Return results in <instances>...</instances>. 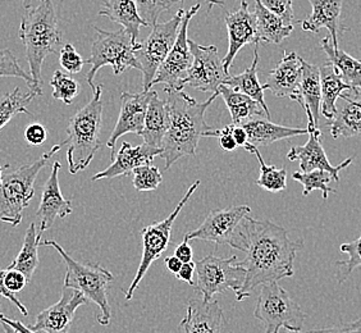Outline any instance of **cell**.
Wrapping results in <instances>:
<instances>
[{
    "instance_id": "obj_11",
    "label": "cell",
    "mask_w": 361,
    "mask_h": 333,
    "mask_svg": "<svg viewBox=\"0 0 361 333\" xmlns=\"http://www.w3.org/2000/svg\"><path fill=\"white\" fill-rule=\"evenodd\" d=\"M200 186V181H196L192 183L188 193L180 199L178 205L176 207L173 212L168 215L164 221H160L158 223H154L147 226L141 231V236H142V243H144V250H142V258L140 262L139 268L136 272V276L133 278L130 289L126 292V300L130 301L133 298V293L136 291V289L139 287L140 282L144 279L146 273L149 271V268L152 267V264L161 257V254L168 249L169 243H171V234L173 229L174 221L177 219V217L180 213V210L188 204V200L191 199V196L194 195L195 191Z\"/></svg>"
},
{
    "instance_id": "obj_40",
    "label": "cell",
    "mask_w": 361,
    "mask_h": 333,
    "mask_svg": "<svg viewBox=\"0 0 361 333\" xmlns=\"http://www.w3.org/2000/svg\"><path fill=\"white\" fill-rule=\"evenodd\" d=\"M133 1L136 4L141 18L152 28L158 23L160 14L171 9L174 4L183 3V0H133Z\"/></svg>"
},
{
    "instance_id": "obj_1",
    "label": "cell",
    "mask_w": 361,
    "mask_h": 333,
    "mask_svg": "<svg viewBox=\"0 0 361 333\" xmlns=\"http://www.w3.org/2000/svg\"><path fill=\"white\" fill-rule=\"evenodd\" d=\"M232 248L246 253L243 262H238L246 271L243 289L236 293L237 301L241 303L259 286L292 277L296 254L304 243L292 241L288 232L276 223L247 215L240 224Z\"/></svg>"
},
{
    "instance_id": "obj_5",
    "label": "cell",
    "mask_w": 361,
    "mask_h": 333,
    "mask_svg": "<svg viewBox=\"0 0 361 333\" xmlns=\"http://www.w3.org/2000/svg\"><path fill=\"white\" fill-rule=\"evenodd\" d=\"M40 246H50L59 253L67 267L63 287L82 292L85 298L97 304L100 309V314L97 317V323L102 326H109L111 308L108 300V290L114 279L111 272L105 270L100 264L77 262L54 240L40 241Z\"/></svg>"
},
{
    "instance_id": "obj_16",
    "label": "cell",
    "mask_w": 361,
    "mask_h": 333,
    "mask_svg": "<svg viewBox=\"0 0 361 333\" xmlns=\"http://www.w3.org/2000/svg\"><path fill=\"white\" fill-rule=\"evenodd\" d=\"M150 97L152 91L122 94L118 121L106 143V146L111 149V159L116 158V144L121 136L126 133H136L141 136L145 126L146 111L150 102Z\"/></svg>"
},
{
    "instance_id": "obj_58",
    "label": "cell",
    "mask_w": 361,
    "mask_h": 333,
    "mask_svg": "<svg viewBox=\"0 0 361 333\" xmlns=\"http://www.w3.org/2000/svg\"><path fill=\"white\" fill-rule=\"evenodd\" d=\"M4 168L0 166V183H1V180H3V174H4V171H3Z\"/></svg>"
},
{
    "instance_id": "obj_20",
    "label": "cell",
    "mask_w": 361,
    "mask_h": 333,
    "mask_svg": "<svg viewBox=\"0 0 361 333\" xmlns=\"http://www.w3.org/2000/svg\"><path fill=\"white\" fill-rule=\"evenodd\" d=\"M302 62L304 59L295 52H285L282 61L269 72L267 83L263 85L265 90H271L276 97H290L291 100L299 102Z\"/></svg>"
},
{
    "instance_id": "obj_2",
    "label": "cell",
    "mask_w": 361,
    "mask_h": 333,
    "mask_svg": "<svg viewBox=\"0 0 361 333\" xmlns=\"http://www.w3.org/2000/svg\"><path fill=\"white\" fill-rule=\"evenodd\" d=\"M169 127L163 140L160 157L166 162L168 171L183 157H194L199 141L205 132L213 130L205 122V111L214 103L219 92H214L204 103H197L185 91H166Z\"/></svg>"
},
{
    "instance_id": "obj_19",
    "label": "cell",
    "mask_w": 361,
    "mask_h": 333,
    "mask_svg": "<svg viewBox=\"0 0 361 333\" xmlns=\"http://www.w3.org/2000/svg\"><path fill=\"white\" fill-rule=\"evenodd\" d=\"M309 140L305 145L293 146L287 154V158L292 160H299L300 172H312L315 169L326 171L332 176L334 181H340V172L348 168L353 163V158H348L342 162L340 166H334L326 158V152L322 146V132L320 130H307Z\"/></svg>"
},
{
    "instance_id": "obj_28",
    "label": "cell",
    "mask_w": 361,
    "mask_h": 333,
    "mask_svg": "<svg viewBox=\"0 0 361 333\" xmlns=\"http://www.w3.org/2000/svg\"><path fill=\"white\" fill-rule=\"evenodd\" d=\"M100 16L108 17L111 21L123 26V30L131 36L135 44L139 42L140 28H149L133 0H106Z\"/></svg>"
},
{
    "instance_id": "obj_30",
    "label": "cell",
    "mask_w": 361,
    "mask_h": 333,
    "mask_svg": "<svg viewBox=\"0 0 361 333\" xmlns=\"http://www.w3.org/2000/svg\"><path fill=\"white\" fill-rule=\"evenodd\" d=\"M255 21H257V40L267 44H281L291 35L295 25H290L281 17L269 12L262 4L260 0H255Z\"/></svg>"
},
{
    "instance_id": "obj_41",
    "label": "cell",
    "mask_w": 361,
    "mask_h": 333,
    "mask_svg": "<svg viewBox=\"0 0 361 333\" xmlns=\"http://www.w3.org/2000/svg\"><path fill=\"white\" fill-rule=\"evenodd\" d=\"M133 174V186L137 191H154L159 188L163 181V176L158 166L150 164L137 166Z\"/></svg>"
},
{
    "instance_id": "obj_51",
    "label": "cell",
    "mask_w": 361,
    "mask_h": 333,
    "mask_svg": "<svg viewBox=\"0 0 361 333\" xmlns=\"http://www.w3.org/2000/svg\"><path fill=\"white\" fill-rule=\"evenodd\" d=\"M174 257L178 258L182 263L194 262V251L188 241L183 240L174 250Z\"/></svg>"
},
{
    "instance_id": "obj_24",
    "label": "cell",
    "mask_w": 361,
    "mask_h": 333,
    "mask_svg": "<svg viewBox=\"0 0 361 333\" xmlns=\"http://www.w3.org/2000/svg\"><path fill=\"white\" fill-rule=\"evenodd\" d=\"M306 113L307 128L319 130L320 105H322V87H320L319 67L302 62V81L300 87L298 102Z\"/></svg>"
},
{
    "instance_id": "obj_38",
    "label": "cell",
    "mask_w": 361,
    "mask_h": 333,
    "mask_svg": "<svg viewBox=\"0 0 361 333\" xmlns=\"http://www.w3.org/2000/svg\"><path fill=\"white\" fill-rule=\"evenodd\" d=\"M341 253L346 254L348 259L336 263V278L338 284H343L356 268L361 267V236L351 243H342Z\"/></svg>"
},
{
    "instance_id": "obj_36",
    "label": "cell",
    "mask_w": 361,
    "mask_h": 333,
    "mask_svg": "<svg viewBox=\"0 0 361 333\" xmlns=\"http://www.w3.org/2000/svg\"><path fill=\"white\" fill-rule=\"evenodd\" d=\"M36 97L37 95L32 91L23 94L20 87H16L12 92L0 97V130H3L17 114H30L28 104Z\"/></svg>"
},
{
    "instance_id": "obj_42",
    "label": "cell",
    "mask_w": 361,
    "mask_h": 333,
    "mask_svg": "<svg viewBox=\"0 0 361 333\" xmlns=\"http://www.w3.org/2000/svg\"><path fill=\"white\" fill-rule=\"evenodd\" d=\"M0 77L22 78L27 83L30 89L34 85L31 75L22 68L17 56L8 49H0Z\"/></svg>"
},
{
    "instance_id": "obj_37",
    "label": "cell",
    "mask_w": 361,
    "mask_h": 333,
    "mask_svg": "<svg viewBox=\"0 0 361 333\" xmlns=\"http://www.w3.org/2000/svg\"><path fill=\"white\" fill-rule=\"evenodd\" d=\"M292 177L293 180L298 181L302 185L304 196H307L314 190H320L323 194V200H326L331 193H336L334 188H329V182L334 181V178L326 171H322V169H315L312 172H300L299 171L292 174Z\"/></svg>"
},
{
    "instance_id": "obj_21",
    "label": "cell",
    "mask_w": 361,
    "mask_h": 333,
    "mask_svg": "<svg viewBox=\"0 0 361 333\" xmlns=\"http://www.w3.org/2000/svg\"><path fill=\"white\" fill-rule=\"evenodd\" d=\"M160 154H161V149L147 145L145 143L139 146H133L128 143H123L111 166L104 171L94 174L91 180H111L119 176H127L133 172L137 166L152 164L154 158Z\"/></svg>"
},
{
    "instance_id": "obj_7",
    "label": "cell",
    "mask_w": 361,
    "mask_h": 333,
    "mask_svg": "<svg viewBox=\"0 0 361 333\" xmlns=\"http://www.w3.org/2000/svg\"><path fill=\"white\" fill-rule=\"evenodd\" d=\"M97 32V39L92 42L91 47V56L85 63L91 64V68L86 80L90 85L92 91H95L97 86L94 85V78L97 71L105 66H111L116 76L122 75L130 68H136L140 71V66L135 52L137 49V44H135L131 36L126 32L125 30H119L116 32H108L104 30L95 26Z\"/></svg>"
},
{
    "instance_id": "obj_25",
    "label": "cell",
    "mask_w": 361,
    "mask_h": 333,
    "mask_svg": "<svg viewBox=\"0 0 361 333\" xmlns=\"http://www.w3.org/2000/svg\"><path fill=\"white\" fill-rule=\"evenodd\" d=\"M243 127L247 133V143L255 147L268 146L281 140L307 135L306 128H293L276 125L267 117L251 119L249 122L243 123Z\"/></svg>"
},
{
    "instance_id": "obj_54",
    "label": "cell",
    "mask_w": 361,
    "mask_h": 333,
    "mask_svg": "<svg viewBox=\"0 0 361 333\" xmlns=\"http://www.w3.org/2000/svg\"><path fill=\"white\" fill-rule=\"evenodd\" d=\"M166 265H167L168 271L176 276V274L180 272V267L183 265V263L180 262L178 258L174 257L173 255V257L166 258Z\"/></svg>"
},
{
    "instance_id": "obj_44",
    "label": "cell",
    "mask_w": 361,
    "mask_h": 333,
    "mask_svg": "<svg viewBox=\"0 0 361 333\" xmlns=\"http://www.w3.org/2000/svg\"><path fill=\"white\" fill-rule=\"evenodd\" d=\"M269 12L281 17L283 21L295 25V14H293V4L292 0H260Z\"/></svg>"
},
{
    "instance_id": "obj_47",
    "label": "cell",
    "mask_w": 361,
    "mask_h": 333,
    "mask_svg": "<svg viewBox=\"0 0 361 333\" xmlns=\"http://www.w3.org/2000/svg\"><path fill=\"white\" fill-rule=\"evenodd\" d=\"M288 333H361V318L360 320L343 323V325H336V326L322 328V329H310V331H300V332Z\"/></svg>"
},
{
    "instance_id": "obj_27",
    "label": "cell",
    "mask_w": 361,
    "mask_h": 333,
    "mask_svg": "<svg viewBox=\"0 0 361 333\" xmlns=\"http://www.w3.org/2000/svg\"><path fill=\"white\" fill-rule=\"evenodd\" d=\"M169 127L167 102L161 100L157 91H152L150 102L146 111L145 126L141 133L147 145L161 149L163 140Z\"/></svg>"
},
{
    "instance_id": "obj_8",
    "label": "cell",
    "mask_w": 361,
    "mask_h": 333,
    "mask_svg": "<svg viewBox=\"0 0 361 333\" xmlns=\"http://www.w3.org/2000/svg\"><path fill=\"white\" fill-rule=\"evenodd\" d=\"M254 317L264 325L265 333H279L281 328L288 332H300L306 320L299 304L278 282L262 286Z\"/></svg>"
},
{
    "instance_id": "obj_32",
    "label": "cell",
    "mask_w": 361,
    "mask_h": 333,
    "mask_svg": "<svg viewBox=\"0 0 361 333\" xmlns=\"http://www.w3.org/2000/svg\"><path fill=\"white\" fill-rule=\"evenodd\" d=\"M341 99L345 102L334 119L328 123L331 126V135L334 139L341 136L351 139L361 135V100H353L345 94Z\"/></svg>"
},
{
    "instance_id": "obj_15",
    "label": "cell",
    "mask_w": 361,
    "mask_h": 333,
    "mask_svg": "<svg viewBox=\"0 0 361 333\" xmlns=\"http://www.w3.org/2000/svg\"><path fill=\"white\" fill-rule=\"evenodd\" d=\"M87 303L89 300L82 292L63 287L59 301L39 313L35 323L30 328L39 333H68L77 309Z\"/></svg>"
},
{
    "instance_id": "obj_50",
    "label": "cell",
    "mask_w": 361,
    "mask_h": 333,
    "mask_svg": "<svg viewBox=\"0 0 361 333\" xmlns=\"http://www.w3.org/2000/svg\"><path fill=\"white\" fill-rule=\"evenodd\" d=\"M196 273V263L190 262V263H183L180 267V272L176 274L177 279L186 282L190 286H195L194 276Z\"/></svg>"
},
{
    "instance_id": "obj_57",
    "label": "cell",
    "mask_w": 361,
    "mask_h": 333,
    "mask_svg": "<svg viewBox=\"0 0 361 333\" xmlns=\"http://www.w3.org/2000/svg\"><path fill=\"white\" fill-rule=\"evenodd\" d=\"M209 3V11L212 9L213 6H219V7H223L224 6V3H223L222 0H208Z\"/></svg>"
},
{
    "instance_id": "obj_45",
    "label": "cell",
    "mask_w": 361,
    "mask_h": 333,
    "mask_svg": "<svg viewBox=\"0 0 361 333\" xmlns=\"http://www.w3.org/2000/svg\"><path fill=\"white\" fill-rule=\"evenodd\" d=\"M233 125L226 126L224 128L218 130H210L204 133V138H216L219 140V145L224 152H235L237 149V144L233 139Z\"/></svg>"
},
{
    "instance_id": "obj_9",
    "label": "cell",
    "mask_w": 361,
    "mask_h": 333,
    "mask_svg": "<svg viewBox=\"0 0 361 333\" xmlns=\"http://www.w3.org/2000/svg\"><path fill=\"white\" fill-rule=\"evenodd\" d=\"M185 11L180 8L173 18L169 21L154 25L150 35L145 42H139L135 52L136 61L142 73V89L145 92L153 87V81L160 66L167 59L169 52L173 48L174 42L180 30V22Z\"/></svg>"
},
{
    "instance_id": "obj_56",
    "label": "cell",
    "mask_w": 361,
    "mask_h": 333,
    "mask_svg": "<svg viewBox=\"0 0 361 333\" xmlns=\"http://www.w3.org/2000/svg\"><path fill=\"white\" fill-rule=\"evenodd\" d=\"M0 325H1V328L4 329L6 333H20L18 331H16L14 328H12V327L8 326L7 323H4V322H0Z\"/></svg>"
},
{
    "instance_id": "obj_35",
    "label": "cell",
    "mask_w": 361,
    "mask_h": 333,
    "mask_svg": "<svg viewBox=\"0 0 361 333\" xmlns=\"http://www.w3.org/2000/svg\"><path fill=\"white\" fill-rule=\"evenodd\" d=\"M245 150L249 153L257 155V162L260 164V176L257 180V186L264 188L269 193H279L287 188V171L285 168L278 169L274 166H268L265 163L262 154L259 153V149L251 144H245Z\"/></svg>"
},
{
    "instance_id": "obj_52",
    "label": "cell",
    "mask_w": 361,
    "mask_h": 333,
    "mask_svg": "<svg viewBox=\"0 0 361 333\" xmlns=\"http://www.w3.org/2000/svg\"><path fill=\"white\" fill-rule=\"evenodd\" d=\"M0 322H4V323H7L8 326L12 327L14 328L16 331H18L20 333H39L34 332L30 327H26L22 322L20 320H11V318H7L6 315H3L1 313H0Z\"/></svg>"
},
{
    "instance_id": "obj_39",
    "label": "cell",
    "mask_w": 361,
    "mask_h": 333,
    "mask_svg": "<svg viewBox=\"0 0 361 333\" xmlns=\"http://www.w3.org/2000/svg\"><path fill=\"white\" fill-rule=\"evenodd\" d=\"M50 86L53 87V97L56 100H62L66 105L72 104L75 97L81 91L80 83L62 71L54 72L50 80Z\"/></svg>"
},
{
    "instance_id": "obj_46",
    "label": "cell",
    "mask_w": 361,
    "mask_h": 333,
    "mask_svg": "<svg viewBox=\"0 0 361 333\" xmlns=\"http://www.w3.org/2000/svg\"><path fill=\"white\" fill-rule=\"evenodd\" d=\"M27 278L25 277V274L20 271L16 270H8L6 272V277H4V285L7 287V290L12 293L22 291L26 285H27Z\"/></svg>"
},
{
    "instance_id": "obj_49",
    "label": "cell",
    "mask_w": 361,
    "mask_h": 333,
    "mask_svg": "<svg viewBox=\"0 0 361 333\" xmlns=\"http://www.w3.org/2000/svg\"><path fill=\"white\" fill-rule=\"evenodd\" d=\"M6 272L7 270H0V296L1 298H6L13 304L23 315H28V310L26 306L23 305L21 303V300L17 298L14 293L9 292L7 290V287L4 285V277H6Z\"/></svg>"
},
{
    "instance_id": "obj_53",
    "label": "cell",
    "mask_w": 361,
    "mask_h": 333,
    "mask_svg": "<svg viewBox=\"0 0 361 333\" xmlns=\"http://www.w3.org/2000/svg\"><path fill=\"white\" fill-rule=\"evenodd\" d=\"M233 139L236 141V144L238 146H245V144H247V133L245 131L243 126H235L233 125Z\"/></svg>"
},
{
    "instance_id": "obj_55",
    "label": "cell",
    "mask_w": 361,
    "mask_h": 333,
    "mask_svg": "<svg viewBox=\"0 0 361 333\" xmlns=\"http://www.w3.org/2000/svg\"><path fill=\"white\" fill-rule=\"evenodd\" d=\"M20 1L28 12V11H32V9L39 7L44 0H20Z\"/></svg>"
},
{
    "instance_id": "obj_14",
    "label": "cell",
    "mask_w": 361,
    "mask_h": 333,
    "mask_svg": "<svg viewBox=\"0 0 361 333\" xmlns=\"http://www.w3.org/2000/svg\"><path fill=\"white\" fill-rule=\"evenodd\" d=\"M250 212L251 208L247 205L213 210L204 219L202 226L188 232L183 240H202L216 243V245L227 243L232 246L236 240L240 224L250 214Z\"/></svg>"
},
{
    "instance_id": "obj_4",
    "label": "cell",
    "mask_w": 361,
    "mask_h": 333,
    "mask_svg": "<svg viewBox=\"0 0 361 333\" xmlns=\"http://www.w3.org/2000/svg\"><path fill=\"white\" fill-rule=\"evenodd\" d=\"M90 103L72 116L67 126V162L70 174L86 169L100 147L103 125V85H97Z\"/></svg>"
},
{
    "instance_id": "obj_18",
    "label": "cell",
    "mask_w": 361,
    "mask_h": 333,
    "mask_svg": "<svg viewBox=\"0 0 361 333\" xmlns=\"http://www.w3.org/2000/svg\"><path fill=\"white\" fill-rule=\"evenodd\" d=\"M59 169H61V163L54 162L51 174L42 188V200L36 212V219L39 221L37 232L40 235L54 224L56 218L64 219L73 212L70 200L64 199L61 191L59 178H58Z\"/></svg>"
},
{
    "instance_id": "obj_13",
    "label": "cell",
    "mask_w": 361,
    "mask_h": 333,
    "mask_svg": "<svg viewBox=\"0 0 361 333\" xmlns=\"http://www.w3.org/2000/svg\"><path fill=\"white\" fill-rule=\"evenodd\" d=\"M188 45L194 61L188 76L182 81V87L188 86L202 92H218L219 86L229 76L224 71L218 49L214 45L202 47L192 40H188Z\"/></svg>"
},
{
    "instance_id": "obj_6",
    "label": "cell",
    "mask_w": 361,
    "mask_h": 333,
    "mask_svg": "<svg viewBox=\"0 0 361 333\" xmlns=\"http://www.w3.org/2000/svg\"><path fill=\"white\" fill-rule=\"evenodd\" d=\"M64 145H67V140L53 146L48 153L42 154L34 163L4 172L0 183V222L8 223L13 227L22 222L23 210L35 196L34 185L37 174Z\"/></svg>"
},
{
    "instance_id": "obj_48",
    "label": "cell",
    "mask_w": 361,
    "mask_h": 333,
    "mask_svg": "<svg viewBox=\"0 0 361 333\" xmlns=\"http://www.w3.org/2000/svg\"><path fill=\"white\" fill-rule=\"evenodd\" d=\"M47 128L40 123H32V125L26 127L25 131V139L27 141L28 144L31 145L39 146L45 143L47 140Z\"/></svg>"
},
{
    "instance_id": "obj_34",
    "label": "cell",
    "mask_w": 361,
    "mask_h": 333,
    "mask_svg": "<svg viewBox=\"0 0 361 333\" xmlns=\"http://www.w3.org/2000/svg\"><path fill=\"white\" fill-rule=\"evenodd\" d=\"M42 236L37 229H36V223L32 222L28 226L23 245H22L20 254L16 257L13 262L8 265V270H16L25 274L27 278L28 282L35 274L36 268L39 265V246L42 241Z\"/></svg>"
},
{
    "instance_id": "obj_23",
    "label": "cell",
    "mask_w": 361,
    "mask_h": 333,
    "mask_svg": "<svg viewBox=\"0 0 361 333\" xmlns=\"http://www.w3.org/2000/svg\"><path fill=\"white\" fill-rule=\"evenodd\" d=\"M313 12L301 22L304 31L319 32L320 28H326L334 47H338V36L345 32L341 25V13L343 0H309Z\"/></svg>"
},
{
    "instance_id": "obj_10",
    "label": "cell",
    "mask_w": 361,
    "mask_h": 333,
    "mask_svg": "<svg viewBox=\"0 0 361 333\" xmlns=\"http://www.w3.org/2000/svg\"><path fill=\"white\" fill-rule=\"evenodd\" d=\"M245 278L246 271L238 264L236 255L222 259L210 254L196 263L195 287L202 300L212 301L216 293L227 290L237 293L243 289Z\"/></svg>"
},
{
    "instance_id": "obj_3",
    "label": "cell",
    "mask_w": 361,
    "mask_h": 333,
    "mask_svg": "<svg viewBox=\"0 0 361 333\" xmlns=\"http://www.w3.org/2000/svg\"><path fill=\"white\" fill-rule=\"evenodd\" d=\"M18 35L26 48L30 75L34 81L30 91L39 97L42 94V63L49 54L62 49V32L53 0H44L39 7L28 11L21 20Z\"/></svg>"
},
{
    "instance_id": "obj_22",
    "label": "cell",
    "mask_w": 361,
    "mask_h": 333,
    "mask_svg": "<svg viewBox=\"0 0 361 333\" xmlns=\"http://www.w3.org/2000/svg\"><path fill=\"white\" fill-rule=\"evenodd\" d=\"M223 325V310L218 300L205 301L202 298L188 301L185 318L180 327L183 333H221Z\"/></svg>"
},
{
    "instance_id": "obj_26",
    "label": "cell",
    "mask_w": 361,
    "mask_h": 333,
    "mask_svg": "<svg viewBox=\"0 0 361 333\" xmlns=\"http://www.w3.org/2000/svg\"><path fill=\"white\" fill-rule=\"evenodd\" d=\"M320 47L334 66V71L340 75L341 80L350 87V91L361 95V61L348 56L338 47H334L331 36L324 37L320 42Z\"/></svg>"
},
{
    "instance_id": "obj_12",
    "label": "cell",
    "mask_w": 361,
    "mask_h": 333,
    "mask_svg": "<svg viewBox=\"0 0 361 333\" xmlns=\"http://www.w3.org/2000/svg\"><path fill=\"white\" fill-rule=\"evenodd\" d=\"M200 8L202 4L197 3L188 11H185L173 48L169 52L167 59L160 66L159 71L154 78L153 86L158 83H164V91H180L183 89L182 81L188 76L194 61L188 45V26Z\"/></svg>"
},
{
    "instance_id": "obj_29",
    "label": "cell",
    "mask_w": 361,
    "mask_h": 333,
    "mask_svg": "<svg viewBox=\"0 0 361 333\" xmlns=\"http://www.w3.org/2000/svg\"><path fill=\"white\" fill-rule=\"evenodd\" d=\"M218 92L219 95H222L223 100L228 108L233 125L243 126L251 119H259V117L268 119L262 104L243 92L235 90L223 83L219 86Z\"/></svg>"
},
{
    "instance_id": "obj_43",
    "label": "cell",
    "mask_w": 361,
    "mask_h": 333,
    "mask_svg": "<svg viewBox=\"0 0 361 333\" xmlns=\"http://www.w3.org/2000/svg\"><path fill=\"white\" fill-rule=\"evenodd\" d=\"M59 63H61L63 70L67 71L72 75L81 72L82 67L86 64L82 56L77 53L76 49L72 44L63 45L59 52Z\"/></svg>"
},
{
    "instance_id": "obj_17",
    "label": "cell",
    "mask_w": 361,
    "mask_h": 333,
    "mask_svg": "<svg viewBox=\"0 0 361 333\" xmlns=\"http://www.w3.org/2000/svg\"><path fill=\"white\" fill-rule=\"evenodd\" d=\"M224 22L228 31V52L223 58V67L226 73L233 64L237 53L247 44L259 45L255 16L249 11V3L241 0V7L233 13H226Z\"/></svg>"
},
{
    "instance_id": "obj_33",
    "label": "cell",
    "mask_w": 361,
    "mask_h": 333,
    "mask_svg": "<svg viewBox=\"0 0 361 333\" xmlns=\"http://www.w3.org/2000/svg\"><path fill=\"white\" fill-rule=\"evenodd\" d=\"M257 49H259V45H255L254 61L250 67L247 70L243 71L241 75L227 77V80L223 83V85H227L229 87L257 100V103H260L263 107L268 119H271V111L264 100V86L260 85L257 80V62H259V50Z\"/></svg>"
},
{
    "instance_id": "obj_31",
    "label": "cell",
    "mask_w": 361,
    "mask_h": 333,
    "mask_svg": "<svg viewBox=\"0 0 361 333\" xmlns=\"http://www.w3.org/2000/svg\"><path fill=\"white\" fill-rule=\"evenodd\" d=\"M319 72L322 87L320 113L326 119H334L337 113V99L345 95V91H350V87L341 80L340 75L334 71L331 63H326L319 67Z\"/></svg>"
}]
</instances>
